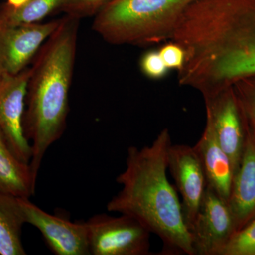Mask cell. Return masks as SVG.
Here are the masks:
<instances>
[{
  "mask_svg": "<svg viewBox=\"0 0 255 255\" xmlns=\"http://www.w3.org/2000/svg\"><path fill=\"white\" fill-rule=\"evenodd\" d=\"M158 51L169 70H176L178 72L182 68L185 60V53L177 43L170 41L161 47Z\"/></svg>",
  "mask_w": 255,
  "mask_h": 255,
  "instance_id": "cell-20",
  "label": "cell"
},
{
  "mask_svg": "<svg viewBox=\"0 0 255 255\" xmlns=\"http://www.w3.org/2000/svg\"><path fill=\"white\" fill-rule=\"evenodd\" d=\"M20 214L24 223L36 228L50 249L57 255H90L85 222H71L68 219L48 214L30 201L18 197Z\"/></svg>",
  "mask_w": 255,
  "mask_h": 255,
  "instance_id": "cell-8",
  "label": "cell"
},
{
  "mask_svg": "<svg viewBox=\"0 0 255 255\" xmlns=\"http://www.w3.org/2000/svg\"><path fill=\"white\" fill-rule=\"evenodd\" d=\"M61 18L46 23L0 25V64L5 73L16 75L27 68Z\"/></svg>",
  "mask_w": 255,
  "mask_h": 255,
  "instance_id": "cell-10",
  "label": "cell"
},
{
  "mask_svg": "<svg viewBox=\"0 0 255 255\" xmlns=\"http://www.w3.org/2000/svg\"><path fill=\"white\" fill-rule=\"evenodd\" d=\"M6 73H5L4 69L1 67V64H0V80L3 78V77L6 75Z\"/></svg>",
  "mask_w": 255,
  "mask_h": 255,
  "instance_id": "cell-23",
  "label": "cell"
},
{
  "mask_svg": "<svg viewBox=\"0 0 255 255\" xmlns=\"http://www.w3.org/2000/svg\"><path fill=\"white\" fill-rule=\"evenodd\" d=\"M111 0H62L60 11L80 18L96 16Z\"/></svg>",
  "mask_w": 255,
  "mask_h": 255,
  "instance_id": "cell-18",
  "label": "cell"
},
{
  "mask_svg": "<svg viewBox=\"0 0 255 255\" xmlns=\"http://www.w3.org/2000/svg\"><path fill=\"white\" fill-rule=\"evenodd\" d=\"M30 74L27 68L16 75L6 73L0 80V135L15 157L26 164L32 157L23 127Z\"/></svg>",
  "mask_w": 255,
  "mask_h": 255,
  "instance_id": "cell-6",
  "label": "cell"
},
{
  "mask_svg": "<svg viewBox=\"0 0 255 255\" xmlns=\"http://www.w3.org/2000/svg\"><path fill=\"white\" fill-rule=\"evenodd\" d=\"M172 140L164 128L150 145L128 149L127 167L117 177L122 185L107 211L130 216L162 243V255H195L182 203L167 177V155Z\"/></svg>",
  "mask_w": 255,
  "mask_h": 255,
  "instance_id": "cell-1",
  "label": "cell"
},
{
  "mask_svg": "<svg viewBox=\"0 0 255 255\" xmlns=\"http://www.w3.org/2000/svg\"><path fill=\"white\" fill-rule=\"evenodd\" d=\"M36 182L29 164L16 158L0 135V191L29 199L34 195Z\"/></svg>",
  "mask_w": 255,
  "mask_h": 255,
  "instance_id": "cell-14",
  "label": "cell"
},
{
  "mask_svg": "<svg viewBox=\"0 0 255 255\" xmlns=\"http://www.w3.org/2000/svg\"><path fill=\"white\" fill-rule=\"evenodd\" d=\"M193 147L204 169L208 187L228 202L234 170L231 159L216 139L209 119H206L204 132Z\"/></svg>",
  "mask_w": 255,
  "mask_h": 255,
  "instance_id": "cell-12",
  "label": "cell"
},
{
  "mask_svg": "<svg viewBox=\"0 0 255 255\" xmlns=\"http://www.w3.org/2000/svg\"><path fill=\"white\" fill-rule=\"evenodd\" d=\"M236 232L228 201L207 186L190 232L195 255H221Z\"/></svg>",
  "mask_w": 255,
  "mask_h": 255,
  "instance_id": "cell-7",
  "label": "cell"
},
{
  "mask_svg": "<svg viewBox=\"0 0 255 255\" xmlns=\"http://www.w3.org/2000/svg\"><path fill=\"white\" fill-rule=\"evenodd\" d=\"M140 70L145 76L158 80L167 75V68L158 50H152L142 55L140 62Z\"/></svg>",
  "mask_w": 255,
  "mask_h": 255,
  "instance_id": "cell-19",
  "label": "cell"
},
{
  "mask_svg": "<svg viewBox=\"0 0 255 255\" xmlns=\"http://www.w3.org/2000/svg\"><path fill=\"white\" fill-rule=\"evenodd\" d=\"M79 21L68 15L61 18L30 68L23 127L31 146L29 165L36 181L47 150L66 128Z\"/></svg>",
  "mask_w": 255,
  "mask_h": 255,
  "instance_id": "cell-2",
  "label": "cell"
},
{
  "mask_svg": "<svg viewBox=\"0 0 255 255\" xmlns=\"http://www.w3.org/2000/svg\"><path fill=\"white\" fill-rule=\"evenodd\" d=\"M92 255H147L151 233L137 220L121 214L95 215L85 221Z\"/></svg>",
  "mask_w": 255,
  "mask_h": 255,
  "instance_id": "cell-5",
  "label": "cell"
},
{
  "mask_svg": "<svg viewBox=\"0 0 255 255\" xmlns=\"http://www.w3.org/2000/svg\"><path fill=\"white\" fill-rule=\"evenodd\" d=\"M248 108H249V112L251 114L252 118L254 121L255 124V94L253 96V100L250 101L249 105H248Z\"/></svg>",
  "mask_w": 255,
  "mask_h": 255,
  "instance_id": "cell-22",
  "label": "cell"
},
{
  "mask_svg": "<svg viewBox=\"0 0 255 255\" xmlns=\"http://www.w3.org/2000/svg\"><path fill=\"white\" fill-rule=\"evenodd\" d=\"M236 232L255 216V137L250 135L228 199Z\"/></svg>",
  "mask_w": 255,
  "mask_h": 255,
  "instance_id": "cell-13",
  "label": "cell"
},
{
  "mask_svg": "<svg viewBox=\"0 0 255 255\" xmlns=\"http://www.w3.org/2000/svg\"><path fill=\"white\" fill-rule=\"evenodd\" d=\"M221 255H255V218L235 233Z\"/></svg>",
  "mask_w": 255,
  "mask_h": 255,
  "instance_id": "cell-17",
  "label": "cell"
},
{
  "mask_svg": "<svg viewBox=\"0 0 255 255\" xmlns=\"http://www.w3.org/2000/svg\"><path fill=\"white\" fill-rule=\"evenodd\" d=\"M28 0H7L6 4L13 8H18L26 4Z\"/></svg>",
  "mask_w": 255,
  "mask_h": 255,
  "instance_id": "cell-21",
  "label": "cell"
},
{
  "mask_svg": "<svg viewBox=\"0 0 255 255\" xmlns=\"http://www.w3.org/2000/svg\"><path fill=\"white\" fill-rule=\"evenodd\" d=\"M18 196L0 191V255H25Z\"/></svg>",
  "mask_w": 255,
  "mask_h": 255,
  "instance_id": "cell-15",
  "label": "cell"
},
{
  "mask_svg": "<svg viewBox=\"0 0 255 255\" xmlns=\"http://www.w3.org/2000/svg\"><path fill=\"white\" fill-rule=\"evenodd\" d=\"M204 102L206 119L212 125L219 145L231 159L235 175L248 139L243 132L237 100L230 87Z\"/></svg>",
  "mask_w": 255,
  "mask_h": 255,
  "instance_id": "cell-11",
  "label": "cell"
},
{
  "mask_svg": "<svg viewBox=\"0 0 255 255\" xmlns=\"http://www.w3.org/2000/svg\"><path fill=\"white\" fill-rule=\"evenodd\" d=\"M167 167L182 196L183 214L191 232L208 186L204 169L194 147L182 144L169 147Z\"/></svg>",
  "mask_w": 255,
  "mask_h": 255,
  "instance_id": "cell-9",
  "label": "cell"
},
{
  "mask_svg": "<svg viewBox=\"0 0 255 255\" xmlns=\"http://www.w3.org/2000/svg\"><path fill=\"white\" fill-rule=\"evenodd\" d=\"M62 0H28L18 8L0 4V25L15 26L38 23L52 13L60 11Z\"/></svg>",
  "mask_w": 255,
  "mask_h": 255,
  "instance_id": "cell-16",
  "label": "cell"
},
{
  "mask_svg": "<svg viewBox=\"0 0 255 255\" xmlns=\"http://www.w3.org/2000/svg\"><path fill=\"white\" fill-rule=\"evenodd\" d=\"M195 0H111L95 16L94 31L113 45L170 41L186 9Z\"/></svg>",
  "mask_w": 255,
  "mask_h": 255,
  "instance_id": "cell-4",
  "label": "cell"
},
{
  "mask_svg": "<svg viewBox=\"0 0 255 255\" xmlns=\"http://www.w3.org/2000/svg\"><path fill=\"white\" fill-rule=\"evenodd\" d=\"M192 75L198 90L209 97L255 78V1L220 15L207 25Z\"/></svg>",
  "mask_w": 255,
  "mask_h": 255,
  "instance_id": "cell-3",
  "label": "cell"
}]
</instances>
